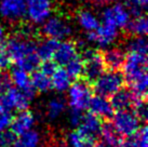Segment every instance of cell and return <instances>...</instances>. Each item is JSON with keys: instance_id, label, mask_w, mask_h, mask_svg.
<instances>
[{"instance_id": "obj_1", "label": "cell", "mask_w": 148, "mask_h": 147, "mask_svg": "<svg viewBox=\"0 0 148 147\" xmlns=\"http://www.w3.org/2000/svg\"><path fill=\"white\" fill-rule=\"evenodd\" d=\"M123 78L130 87V90L136 98L146 100L147 98V55L136 52H129L124 57Z\"/></svg>"}, {"instance_id": "obj_2", "label": "cell", "mask_w": 148, "mask_h": 147, "mask_svg": "<svg viewBox=\"0 0 148 147\" xmlns=\"http://www.w3.org/2000/svg\"><path fill=\"white\" fill-rule=\"evenodd\" d=\"M4 49L9 54L12 63L16 65L28 56L37 53V43L24 34L14 35L7 39Z\"/></svg>"}, {"instance_id": "obj_3", "label": "cell", "mask_w": 148, "mask_h": 147, "mask_svg": "<svg viewBox=\"0 0 148 147\" xmlns=\"http://www.w3.org/2000/svg\"><path fill=\"white\" fill-rule=\"evenodd\" d=\"M123 83V75L119 70H105L93 82V91L96 95L108 98L122 89Z\"/></svg>"}, {"instance_id": "obj_4", "label": "cell", "mask_w": 148, "mask_h": 147, "mask_svg": "<svg viewBox=\"0 0 148 147\" xmlns=\"http://www.w3.org/2000/svg\"><path fill=\"white\" fill-rule=\"evenodd\" d=\"M83 61V74L86 82H93L106 70L102 53L92 49H86L81 55Z\"/></svg>"}, {"instance_id": "obj_5", "label": "cell", "mask_w": 148, "mask_h": 147, "mask_svg": "<svg viewBox=\"0 0 148 147\" xmlns=\"http://www.w3.org/2000/svg\"><path fill=\"white\" fill-rule=\"evenodd\" d=\"M112 126L120 136H131L140 127V120L135 115L134 110L121 109L117 110L111 116Z\"/></svg>"}, {"instance_id": "obj_6", "label": "cell", "mask_w": 148, "mask_h": 147, "mask_svg": "<svg viewBox=\"0 0 148 147\" xmlns=\"http://www.w3.org/2000/svg\"><path fill=\"white\" fill-rule=\"evenodd\" d=\"M68 104L70 108L78 110H86L92 98V91L86 81L77 80L68 88Z\"/></svg>"}, {"instance_id": "obj_7", "label": "cell", "mask_w": 148, "mask_h": 147, "mask_svg": "<svg viewBox=\"0 0 148 147\" xmlns=\"http://www.w3.org/2000/svg\"><path fill=\"white\" fill-rule=\"evenodd\" d=\"M41 33L47 38L61 41L71 36L73 28L69 23L62 17L49 16L42 23Z\"/></svg>"}, {"instance_id": "obj_8", "label": "cell", "mask_w": 148, "mask_h": 147, "mask_svg": "<svg viewBox=\"0 0 148 147\" xmlns=\"http://www.w3.org/2000/svg\"><path fill=\"white\" fill-rule=\"evenodd\" d=\"M131 20V15L124 3H115L110 7H105L102 13V23L109 24L118 29L125 28Z\"/></svg>"}, {"instance_id": "obj_9", "label": "cell", "mask_w": 148, "mask_h": 147, "mask_svg": "<svg viewBox=\"0 0 148 147\" xmlns=\"http://www.w3.org/2000/svg\"><path fill=\"white\" fill-rule=\"evenodd\" d=\"M0 103L7 110H25L29 107V100L22 91L16 89L13 84L0 94Z\"/></svg>"}, {"instance_id": "obj_10", "label": "cell", "mask_w": 148, "mask_h": 147, "mask_svg": "<svg viewBox=\"0 0 148 147\" xmlns=\"http://www.w3.org/2000/svg\"><path fill=\"white\" fill-rule=\"evenodd\" d=\"M26 15L34 24H42L52 12L51 0H25Z\"/></svg>"}, {"instance_id": "obj_11", "label": "cell", "mask_w": 148, "mask_h": 147, "mask_svg": "<svg viewBox=\"0 0 148 147\" xmlns=\"http://www.w3.org/2000/svg\"><path fill=\"white\" fill-rule=\"evenodd\" d=\"M118 30L119 29L112 25L102 23L96 30L86 33V41L96 43L102 48H107L118 38Z\"/></svg>"}, {"instance_id": "obj_12", "label": "cell", "mask_w": 148, "mask_h": 147, "mask_svg": "<svg viewBox=\"0 0 148 147\" xmlns=\"http://www.w3.org/2000/svg\"><path fill=\"white\" fill-rule=\"evenodd\" d=\"M0 15L9 22H18L26 15L25 0H0Z\"/></svg>"}, {"instance_id": "obj_13", "label": "cell", "mask_w": 148, "mask_h": 147, "mask_svg": "<svg viewBox=\"0 0 148 147\" xmlns=\"http://www.w3.org/2000/svg\"><path fill=\"white\" fill-rule=\"evenodd\" d=\"M9 76H10V80H11L13 86L20 91H22L30 101L35 98L37 91L32 84L30 76L28 75L27 71H25L24 69L15 66V68H13L11 70V74Z\"/></svg>"}, {"instance_id": "obj_14", "label": "cell", "mask_w": 148, "mask_h": 147, "mask_svg": "<svg viewBox=\"0 0 148 147\" xmlns=\"http://www.w3.org/2000/svg\"><path fill=\"white\" fill-rule=\"evenodd\" d=\"M34 126H35V117L33 113L25 109L20 110V113L15 117H12L9 128L15 136H20L28 131L33 130Z\"/></svg>"}, {"instance_id": "obj_15", "label": "cell", "mask_w": 148, "mask_h": 147, "mask_svg": "<svg viewBox=\"0 0 148 147\" xmlns=\"http://www.w3.org/2000/svg\"><path fill=\"white\" fill-rule=\"evenodd\" d=\"M77 45L75 42L69 40H62L60 41L53 55V60L56 65L60 66H65L67 63H69L74 57L78 55L77 53Z\"/></svg>"}, {"instance_id": "obj_16", "label": "cell", "mask_w": 148, "mask_h": 147, "mask_svg": "<svg viewBox=\"0 0 148 147\" xmlns=\"http://www.w3.org/2000/svg\"><path fill=\"white\" fill-rule=\"evenodd\" d=\"M138 102H142V101L136 98L131 90H127V89H120L111 96L110 100L111 106L116 110L131 109Z\"/></svg>"}, {"instance_id": "obj_17", "label": "cell", "mask_w": 148, "mask_h": 147, "mask_svg": "<svg viewBox=\"0 0 148 147\" xmlns=\"http://www.w3.org/2000/svg\"><path fill=\"white\" fill-rule=\"evenodd\" d=\"M102 123L103 122L101 121L99 117L93 115L92 113H88V114H83L81 122L79 123L77 128L79 132H81L82 134L92 139H96V136L99 135V132H101Z\"/></svg>"}, {"instance_id": "obj_18", "label": "cell", "mask_w": 148, "mask_h": 147, "mask_svg": "<svg viewBox=\"0 0 148 147\" xmlns=\"http://www.w3.org/2000/svg\"><path fill=\"white\" fill-rule=\"evenodd\" d=\"M88 108L90 109V113L97 116L99 118H111V116L114 115V108L111 106L110 101H108V98L95 95L92 96L89 103Z\"/></svg>"}, {"instance_id": "obj_19", "label": "cell", "mask_w": 148, "mask_h": 147, "mask_svg": "<svg viewBox=\"0 0 148 147\" xmlns=\"http://www.w3.org/2000/svg\"><path fill=\"white\" fill-rule=\"evenodd\" d=\"M104 64L107 70H120L124 62V52L119 48H110L102 53Z\"/></svg>"}, {"instance_id": "obj_20", "label": "cell", "mask_w": 148, "mask_h": 147, "mask_svg": "<svg viewBox=\"0 0 148 147\" xmlns=\"http://www.w3.org/2000/svg\"><path fill=\"white\" fill-rule=\"evenodd\" d=\"M71 78L67 74L65 68L58 67L51 76V87L58 92H65L71 84Z\"/></svg>"}, {"instance_id": "obj_21", "label": "cell", "mask_w": 148, "mask_h": 147, "mask_svg": "<svg viewBox=\"0 0 148 147\" xmlns=\"http://www.w3.org/2000/svg\"><path fill=\"white\" fill-rule=\"evenodd\" d=\"M77 20H78L79 26L86 33L94 32L101 25V21L99 20V17L96 16L93 12L89 11V10L80 11Z\"/></svg>"}, {"instance_id": "obj_22", "label": "cell", "mask_w": 148, "mask_h": 147, "mask_svg": "<svg viewBox=\"0 0 148 147\" xmlns=\"http://www.w3.org/2000/svg\"><path fill=\"white\" fill-rule=\"evenodd\" d=\"M127 32L133 36H143L145 37L148 33V22L144 14L135 16L130 20L125 26Z\"/></svg>"}, {"instance_id": "obj_23", "label": "cell", "mask_w": 148, "mask_h": 147, "mask_svg": "<svg viewBox=\"0 0 148 147\" xmlns=\"http://www.w3.org/2000/svg\"><path fill=\"white\" fill-rule=\"evenodd\" d=\"M99 135L103 139V143L108 144V145H112V146H120V143L122 141L121 136L116 131L115 127L112 126L111 122L102 123Z\"/></svg>"}, {"instance_id": "obj_24", "label": "cell", "mask_w": 148, "mask_h": 147, "mask_svg": "<svg viewBox=\"0 0 148 147\" xmlns=\"http://www.w3.org/2000/svg\"><path fill=\"white\" fill-rule=\"evenodd\" d=\"M66 142H67L68 147H96L95 139H92V137L82 134L78 130L70 132L69 134L67 135Z\"/></svg>"}, {"instance_id": "obj_25", "label": "cell", "mask_w": 148, "mask_h": 147, "mask_svg": "<svg viewBox=\"0 0 148 147\" xmlns=\"http://www.w3.org/2000/svg\"><path fill=\"white\" fill-rule=\"evenodd\" d=\"M58 42H60L58 40L47 38L45 40L41 41L39 45H37V54L41 62L53 58L54 52L58 48Z\"/></svg>"}, {"instance_id": "obj_26", "label": "cell", "mask_w": 148, "mask_h": 147, "mask_svg": "<svg viewBox=\"0 0 148 147\" xmlns=\"http://www.w3.org/2000/svg\"><path fill=\"white\" fill-rule=\"evenodd\" d=\"M30 81L37 92H48L52 89L51 87V77L45 75L41 70H35L32 73Z\"/></svg>"}, {"instance_id": "obj_27", "label": "cell", "mask_w": 148, "mask_h": 147, "mask_svg": "<svg viewBox=\"0 0 148 147\" xmlns=\"http://www.w3.org/2000/svg\"><path fill=\"white\" fill-rule=\"evenodd\" d=\"M40 135L37 131L30 130L15 139L12 147H39Z\"/></svg>"}, {"instance_id": "obj_28", "label": "cell", "mask_w": 148, "mask_h": 147, "mask_svg": "<svg viewBox=\"0 0 148 147\" xmlns=\"http://www.w3.org/2000/svg\"><path fill=\"white\" fill-rule=\"evenodd\" d=\"M65 70L69 75L71 80H78L82 77L83 74V61L81 56L77 55L74 57L69 63H67L65 65Z\"/></svg>"}, {"instance_id": "obj_29", "label": "cell", "mask_w": 148, "mask_h": 147, "mask_svg": "<svg viewBox=\"0 0 148 147\" xmlns=\"http://www.w3.org/2000/svg\"><path fill=\"white\" fill-rule=\"evenodd\" d=\"M66 103L62 98H53L47 105V115L50 119H56L65 111Z\"/></svg>"}, {"instance_id": "obj_30", "label": "cell", "mask_w": 148, "mask_h": 147, "mask_svg": "<svg viewBox=\"0 0 148 147\" xmlns=\"http://www.w3.org/2000/svg\"><path fill=\"white\" fill-rule=\"evenodd\" d=\"M127 50L129 52H136L147 55L148 45L146 38L143 36H134L127 43Z\"/></svg>"}, {"instance_id": "obj_31", "label": "cell", "mask_w": 148, "mask_h": 147, "mask_svg": "<svg viewBox=\"0 0 148 147\" xmlns=\"http://www.w3.org/2000/svg\"><path fill=\"white\" fill-rule=\"evenodd\" d=\"M137 147H148V130L146 126H140V129L133 134Z\"/></svg>"}, {"instance_id": "obj_32", "label": "cell", "mask_w": 148, "mask_h": 147, "mask_svg": "<svg viewBox=\"0 0 148 147\" xmlns=\"http://www.w3.org/2000/svg\"><path fill=\"white\" fill-rule=\"evenodd\" d=\"M12 120V114L10 110H7L0 103V132L7 130L10 127Z\"/></svg>"}, {"instance_id": "obj_33", "label": "cell", "mask_w": 148, "mask_h": 147, "mask_svg": "<svg viewBox=\"0 0 148 147\" xmlns=\"http://www.w3.org/2000/svg\"><path fill=\"white\" fill-rule=\"evenodd\" d=\"M16 136L11 130H3L0 132V147H12Z\"/></svg>"}, {"instance_id": "obj_34", "label": "cell", "mask_w": 148, "mask_h": 147, "mask_svg": "<svg viewBox=\"0 0 148 147\" xmlns=\"http://www.w3.org/2000/svg\"><path fill=\"white\" fill-rule=\"evenodd\" d=\"M40 69L42 73L45 74V75H48V76H52V74L58 68V65H56V63L53 61V60H47V61H42V63H40Z\"/></svg>"}, {"instance_id": "obj_35", "label": "cell", "mask_w": 148, "mask_h": 147, "mask_svg": "<svg viewBox=\"0 0 148 147\" xmlns=\"http://www.w3.org/2000/svg\"><path fill=\"white\" fill-rule=\"evenodd\" d=\"M83 117V113L81 110L73 109L70 108L69 111V122L73 127H78L79 123L81 122V119Z\"/></svg>"}, {"instance_id": "obj_36", "label": "cell", "mask_w": 148, "mask_h": 147, "mask_svg": "<svg viewBox=\"0 0 148 147\" xmlns=\"http://www.w3.org/2000/svg\"><path fill=\"white\" fill-rule=\"evenodd\" d=\"M11 58L9 56V54L7 53L5 49H0V70H7L11 65Z\"/></svg>"}, {"instance_id": "obj_37", "label": "cell", "mask_w": 148, "mask_h": 147, "mask_svg": "<svg viewBox=\"0 0 148 147\" xmlns=\"http://www.w3.org/2000/svg\"><path fill=\"white\" fill-rule=\"evenodd\" d=\"M120 146L121 147H137L135 141H134V137L133 135L131 136H127L125 139H122L121 143H120Z\"/></svg>"}, {"instance_id": "obj_38", "label": "cell", "mask_w": 148, "mask_h": 147, "mask_svg": "<svg viewBox=\"0 0 148 147\" xmlns=\"http://www.w3.org/2000/svg\"><path fill=\"white\" fill-rule=\"evenodd\" d=\"M7 33L4 30L3 26L0 25V49H3L4 45H5V42H7Z\"/></svg>"}, {"instance_id": "obj_39", "label": "cell", "mask_w": 148, "mask_h": 147, "mask_svg": "<svg viewBox=\"0 0 148 147\" xmlns=\"http://www.w3.org/2000/svg\"><path fill=\"white\" fill-rule=\"evenodd\" d=\"M92 1L96 7H101V8H105L112 2V0H92Z\"/></svg>"}, {"instance_id": "obj_40", "label": "cell", "mask_w": 148, "mask_h": 147, "mask_svg": "<svg viewBox=\"0 0 148 147\" xmlns=\"http://www.w3.org/2000/svg\"><path fill=\"white\" fill-rule=\"evenodd\" d=\"M129 2L133 4H136V5H140L142 8H145L148 2V0H129Z\"/></svg>"}, {"instance_id": "obj_41", "label": "cell", "mask_w": 148, "mask_h": 147, "mask_svg": "<svg viewBox=\"0 0 148 147\" xmlns=\"http://www.w3.org/2000/svg\"><path fill=\"white\" fill-rule=\"evenodd\" d=\"M96 147H117V146H112V145H108V144H101V145H99V146H96Z\"/></svg>"}, {"instance_id": "obj_42", "label": "cell", "mask_w": 148, "mask_h": 147, "mask_svg": "<svg viewBox=\"0 0 148 147\" xmlns=\"http://www.w3.org/2000/svg\"><path fill=\"white\" fill-rule=\"evenodd\" d=\"M0 78H1V73H0Z\"/></svg>"}]
</instances>
